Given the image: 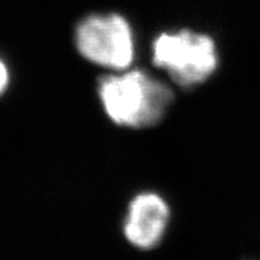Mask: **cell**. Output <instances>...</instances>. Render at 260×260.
Masks as SVG:
<instances>
[{
    "mask_svg": "<svg viewBox=\"0 0 260 260\" xmlns=\"http://www.w3.org/2000/svg\"><path fill=\"white\" fill-rule=\"evenodd\" d=\"M104 111L117 125L144 129L160 123L174 100L164 82L141 69L104 76L98 84Z\"/></svg>",
    "mask_w": 260,
    "mask_h": 260,
    "instance_id": "6da1fadb",
    "label": "cell"
},
{
    "mask_svg": "<svg viewBox=\"0 0 260 260\" xmlns=\"http://www.w3.org/2000/svg\"><path fill=\"white\" fill-rule=\"evenodd\" d=\"M152 63L167 71L178 86L194 87L214 73L218 56L212 38L182 29L175 32L164 31L154 39Z\"/></svg>",
    "mask_w": 260,
    "mask_h": 260,
    "instance_id": "7a4b0ae2",
    "label": "cell"
},
{
    "mask_svg": "<svg viewBox=\"0 0 260 260\" xmlns=\"http://www.w3.org/2000/svg\"><path fill=\"white\" fill-rule=\"evenodd\" d=\"M75 44L84 59L105 69L123 71L135 58L132 25L119 14H93L81 19L75 30Z\"/></svg>",
    "mask_w": 260,
    "mask_h": 260,
    "instance_id": "3957f363",
    "label": "cell"
},
{
    "mask_svg": "<svg viewBox=\"0 0 260 260\" xmlns=\"http://www.w3.org/2000/svg\"><path fill=\"white\" fill-rule=\"evenodd\" d=\"M169 222L170 207L164 198L153 191H144L130 201L123 233L135 248L149 251L162 241Z\"/></svg>",
    "mask_w": 260,
    "mask_h": 260,
    "instance_id": "277c9868",
    "label": "cell"
},
{
    "mask_svg": "<svg viewBox=\"0 0 260 260\" xmlns=\"http://www.w3.org/2000/svg\"><path fill=\"white\" fill-rule=\"evenodd\" d=\"M10 80H11V76H10L8 65L4 63V60L0 59V95H3L9 88Z\"/></svg>",
    "mask_w": 260,
    "mask_h": 260,
    "instance_id": "5b68a950",
    "label": "cell"
}]
</instances>
